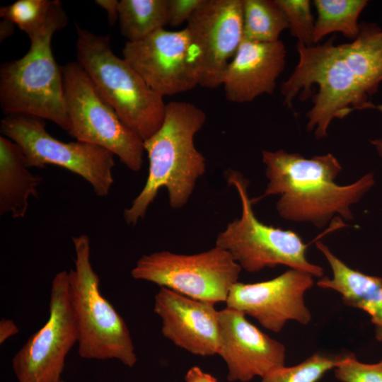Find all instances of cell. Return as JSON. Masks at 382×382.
<instances>
[{"label": "cell", "mask_w": 382, "mask_h": 382, "mask_svg": "<svg viewBox=\"0 0 382 382\" xmlns=\"http://www.w3.org/2000/svg\"><path fill=\"white\" fill-rule=\"evenodd\" d=\"M345 354L316 352L296 365L273 371L262 377L261 382H318L337 366Z\"/></svg>", "instance_id": "obj_23"}, {"label": "cell", "mask_w": 382, "mask_h": 382, "mask_svg": "<svg viewBox=\"0 0 382 382\" xmlns=\"http://www.w3.org/2000/svg\"><path fill=\"white\" fill-rule=\"evenodd\" d=\"M154 311L161 318L162 335L176 346L195 355L218 354L220 325L214 305L161 287Z\"/></svg>", "instance_id": "obj_16"}, {"label": "cell", "mask_w": 382, "mask_h": 382, "mask_svg": "<svg viewBox=\"0 0 382 382\" xmlns=\"http://www.w3.org/2000/svg\"><path fill=\"white\" fill-rule=\"evenodd\" d=\"M53 4L54 0H18L1 6L0 16L12 21L29 36L45 23Z\"/></svg>", "instance_id": "obj_24"}, {"label": "cell", "mask_w": 382, "mask_h": 382, "mask_svg": "<svg viewBox=\"0 0 382 382\" xmlns=\"http://www.w3.org/2000/svg\"><path fill=\"white\" fill-rule=\"evenodd\" d=\"M316 245L325 257L332 274V277H320L317 285L337 291L346 306L366 312L374 325L376 340L382 342V277L349 267L321 241H317Z\"/></svg>", "instance_id": "obj_18"}, {"label": "cell", "mask_w": 382, "mask_h": 382, "mask_svg": "<svg viewBox=\"0 0 382 382\" xmlns=\"http://www.w3.org/2000/svg\"><path fill=\"white\" fill-rule=\"evenodd\" d=\"M238 311H219L220 347L228 381L247 382L285 366L284 345L265 334Z\"/></svg>", "instance_id": "obj_15"}, {"label": "cell", "mask_w": 382, "mask_h": 382, "mask_svg": "<svg viewBox=\"0 0 382 382\" xmlns=\"http://www.w3.org/2000/svg\"><path fill=\"white\" fill-rule=\"evenodd\" d=\"M313 284L311 274L293 268L267 281L238 282L230 289L226 307L250 316L266 329L279 332L289 320L302 325L311 321L304 295Z\"/></svg>", "instance_id": "obj_14"}, {"label": "cell", "mask_w": 382, "mask_h": 382, "mask_svg": "<svg viewBox=\"0 0 382 382\" xmlns=\"http://www.w3.org/2000/svg\"><path fill=\"white\" fill-rule=\"evenodd\" d=\"M185 29L197 52L199 86H221L243 40L242 0H204Z\"/></svg>", "instance_id": "obj_13"}, {"label": "cell", "mask_w": 382, "mask_h": 382, "mask_svg": "<svg viewBox=\"0 0 382 382\" xmlns=\"http://www.w3.org/2000/svg\"><path fill=\"white\" fill-rule=\"evenodd\" d=\"M61 66L69 122L67 133L79 141L105 149L129 170L139 171L145 151L144 141L120 119L76 62Z\"/></svg>", "instance_id": "obj_8"}, {"label": "cell", "mask_w": 382, "mask_h": 382, "mask_svg": "<svg viewBox=\"0 0 382 382\" xmlns=\"http://www.w3.org/2000/svg\"><path fill=\"white\" fill-rule=\"evenodd\" d=\"M118 21L127 42L139 41L168 24L167 0H120Z\"/></svg>", "instance_id": "obj_20"}, {"label": "cell", "mask_w": 382, "mask_h": 382, "mask_svg": "<svg viewBox=\"0 0 382 382\" xmlns=\"http://www.w3.org/2000/svg\"><path fill=\"white\" fill-rule=\"evenodd\" d=\"M95 3L106 11L109 24L112 26L119 18V3L117 0H96Z\"/></svg>", "instance_id": "obj_28"}, {"label": "cell", "mask_w": 382, "mask_h": 382, "mask_svg": "<svg viewBox=\"0 0 382 382\" xmlns=\"http://www.w3.org/2000/svg\"><path fill=\"white\" fill-rule=\"evenodd\" d=\"M286 49L282 41L257 42L243 39L224 75L225 96L243 103L263 94H272L285 66Z\"/></svg>", "instance_id": "obj_17"}, {"label": "cell", "mask_w": 382, "mask_h": 382, "mask_svg": "<svg viewBox=\"0 0 382 382\" xmlns=\"http://www.w3.org/2000/svg\"><path fill=\"white\" fill-rule=\"evenodd\" d=\"M15 25L10 20L2 19L0 23V42L9 37L13 33Z\"/></svg>", "instance_id": "obj_31"}, {"label": "cell", "mask_w": 382, "mask_h": 382, "mask_svg": "<svg viewBox=\"0 0 382 382\" xmlns=\"http://www.w3.org/2000/svg\"><path fill=\"white\" fill-rule=\"evenodd\" d=\"M204 0H167L169 25L177 27L187 23Z\"/></svg>", "instance_id": "obj_27"}, {"label": "cell", "mask_w": 382, "mask_h": 382, "mask_svg": "<svg viewBox=\"0 0 382 382\" xmlns=\"http://www.w3.org/2000/svg\"><path fill=\"white\" fill-rule=\"evenodd\" d=\"M19 329L11 319L2 318L0 320V344H4L8 338L18 334Z\"/></svg>", "instance_id": "obj_30"}, {"label": "cell", "mask_w": 382, "mask_h": 382, "mask_svg": "<svg viewBox=\"0 0 382 382\" xmlns=\"http://www.w3.org/2000/svg\"><path fill=\"white\" fill-rule=\"evenodd\" d=\"M206 118L204 112L192 103L166 104L162 125L144 141L149 158L148 177L140 193L124 210L127 224L134 226L144 217L162 187L168 191L172 208L180 209L187 204L197 180L206 170L205 158L194 143Z\"/></svg>", "instance_id": "obj_3"}, {"label": "cell", "mask_w": 382, "mask_h": 382, "mask_svg": "<svg viewBox=\"0 0 382 382\" xmlns=\"http://www.w3.org/2000/svg\"><path fill=\"white\" fill-rule=\"evenodd\" d=\"M299 62L289 79L281 86L284 103L291 108L301 95L306 100L311 87L318 91L313 96V106L306 114L307 130L316 139L328 135L334 119H343L354 110L377 109L371 97L382 82V29L374 23L360 24V31L351 42H326L310 47L297 43Z\"/></svg>", "instance_id": "obj_1"}, {"label": "cell", "mask_w": 382, "mask_h": 382, "mask_svg": "<svg viewBox=\"0 0 382 382\" xmlns=\"http://www.w3.org/2000/svg\"><path fill=\"white\" fill-rule=\"evenodd\" d=\"M76 62L120 119L143 141L162 125L166 103L123 59L112 52L110 37L75 24Z\"/></svg>", "instance_id": "obj_5"}, {"label": "cell", "mask_w": 382, "mask_h": 382, "mask_svg": "<svg viewBox=\"0 0 382 382\" xmlns=\"http://www.w3.org/2000/svg\"><path fill=\"white\" fill-rule=\"evenodd\" d=\"M366 0H315L318 18L315 21L314 44L332 33H341L354 40L360 31L358 18Z\"/></svg>", "instance_id": "obj_21"}, {"label": "cell", "mask_w": 382, "mask_h": 382, "mask_svg": "<svg viewBox=\"0 0 382 382\" xmlns=\"http://www.w3.org/2000/svg\"><path fill=\"white\" fill-rule=\"evenodd\" d=\"M371 143L375 146L379 156L382 157V139H378L371 141Z\"/></svg>", "instance_id": "obj_32"}, {"label": "cell", "mask_w": 382, "mask_h": 382, "mask_svg": "<svg viewBox=\"0 0 382 382\" xmlns=\"http://www.w3.org/2000/svg\"><path fill=\"white\" fill-rule=\"evenodd\" d=\"M284 11L289 29L298 43L306 47L313 46L315 21L308 0H275Z\"/></svg>", "instance_id": "obj_25"}, {"label": "cell", "mask_w": 382, "mask_h": 382, "mask_svg": "<svg viewBox=\"0 0 382 382\" xmlns=\"http://www.w3.org/2000/svg\"><path fill=\"white\" fill-rule=\"evenodd\" d=\"M67 22L61 1L54 0L45 23L28 36V52L1 64L0 107L6 115L47 120L69 132L62 66L56 62L51 47L52 36Z\"/></svg>", "instance_id": "obj_4"}, {"label": "cell", "mask_w": 382, "mask_h": 382, "mask_svg": "<svg viewBox=\"0 0 382 382\" xmlns=\"http://www.w3.org/2000/svg\"><path fill=\"white\" fill-rule=\"evenodd\" d=\"M78 339L69 299L68 272L62 270L52 282L47 320L12 359L18 382L60 381L66 357Z\"/></svg>", "instance_id": "obj_11"}, {"label": "cell", "mask_w": 382, "mask_h": 382, "mask_svg": "<svg viewBox=\"0 0 382 382\" xmlns=\"http://www.w3.org/2000/svg\"><path fill=\"white\" fill-rule=\"evenodd\" d=\"M227 179L238 191L242 212L239 218L219 233L216 245L228 251L241 268L249 272L285 265L322 277L323 269L308 261L307 245L296 232L267 225L255 216L248 183L243 175L231 171Z\"/></svg>", "instance_id": "obj_7"}, {"label": "cell", "mask_w": 382, "mask_h": 382, "mask_svg": "<svg viewBox=\"0 0 382 382\" xmlns=\"http://www.w3.org/2000/svg\"><path fill=\"white\" fill-rule=\"evenodd\" d=\"M262 157L268 183L260 197L251 199L253 204L279 195L276 209L281 217L310 222L318 228L336 214L352 219L351 205L358 202L375 182L374 175L367 173L352 184H337L335 179L342 167L330 153L306 158L282 149L263 150Z\"/></svg>", "instance_id": "obj_2"}, {"label": "cell", "mask_w": 382, "mask_h": 382, "mask_svg": "<svg viewBox=\"0 0 382 382\" xmlns=\"http://www.w3.org/2000/svg\"><path fill=\"white\" fill-rule=\"evenodd\" d=\"M334 373L340 382H382V359L366 364L359 361L352 353L345 354Z\"/></svg>", "instance_id": "obj_26"}, {"label": "cell", "mask_w": 382, "mask_h": 382, "mask_svg": "<svg viewBox=\"0 0 382 382\" xmlns=\"http://www.w3.org/2000/svg\"><path fill=\"white\" fill-rule=\"evenodd\" d=\"M58 382H64V381H58Z\"/></svg>", "instance_id": "obj_33"}, {"label": "cell", "mask_w": 382, "mask_h": 382, "mask_svg": "<svg viewBox=\"0 0 382 382\" xmlns=\"http://www.w3.org/2000/svg\"><path fill=\"white\" fill-rule=\"evenodd\" d=\"M122 56L163 97L199 86L197 55L185 28L176 31L162 28L139 41H127Z\"/></svg>", "instance_id": "obj_12"}, {"label": "cell", "mask_w": 382, "mask_h": 382, "mask_svg": "<svg viewBox=\"0 0 382 382\" xmlns=\"http://www.w3.org/2000/svg\"><path fill=\"white\" fill-rule=\"evenodd\" d=\"M25 164L20 147L4 136L0 137V214L23 218L30 197H37L42 178L34 175Z\"/></svg>", "instance_id": "obj_19"}, {"label": "cell", "mask_w": 382, "mask_h": 382, "mask_svg": "<svg viewBox=\"0 0 382 382\" xmlns=\"http://www.w3.org/2000/svg\"><path fill=\"white\" fill-rule=\"evenodd\" d=\"M0 131L20 147L28 168L57 166L83 178L98 196L109 194L115 161L105 149L79 141L58 140L46 130L43 120L28 115H6L1 120Z\"/></svg>", "instance_id": "obj_9"}, {"label": "cell", "mask_w": 382, "mask_h": 382, "mask_svg": "<svg viewBox=\"0 0 382 382\" xmlns=\"http://www.w3.org/2000/svg\"><path fill=\"white\" fill-rule=\"evenodd\" d=\"M241 267L219 246L192 255L160 251L144 255L131 271L137 280L154 283L190 298L215 305L226 302Z\"/></svg>", "instance_id": "obj_10"}, {"label": "cell", "mask_w": 382, "mask_h": 382, "mask_svg": "<svg viewBox=\"0 0 382 382\" xmlns=\"http://www.w3.org/2000/svg\"><path fill=\"white\" fill-rule=\"evenodd\" d=\"M74 268L68 272L69 292L76 318L78 352L86 359H117L128 367L137 363L129 330L117 310L103 296L100 278L91 262L87 235L74 236Z\"/></svg>", "instance_id": "obj_6"}, {"label": "cell", "mask_w": 382, "mask_h": 382, "mask_svg": "<svg viewBox=\"0 0 382 382\" xmlns=\"http://www.w3.org/2000/svg\"><path fill=\"white\" fill-rule=\"evenodd\" d=\"M242 7L245 40L274 42L289 28L286 17L275 0H242Z\"/></svg>", "instance_id": "obj_22"}, {"label": "cell", "mask_w": 382, "mask_h": 382, "mask_svg": "<svg viewBox=\"0 0 382 382\" xmlns=\"http://www.w3.org/2000/svg\"><path fill=\"white\" fill-rule=\"evenodd\" d=\"M185 382H217L215 377L204 372L197 366L189 369L185 376Z\"/></svg>", "instance_id": "obj_29"}]
</instances>
